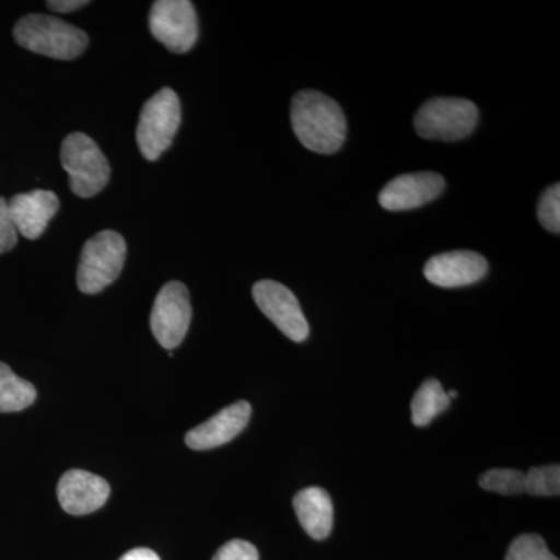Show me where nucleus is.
Instances as JSON below:
<instances>
[{"label": "nucleus", "instance_id": "f3484780", "mask_svg": "<svg viewBox=\"0 0 560 560\" xmlns=\"http://www.w3.org/2000/svg\"><path fill=\"white\" fill-rule=\"evenodd\" d=\"M36 389L31 382L18 377L10 366L0 361V412H16L31 407Z\"/></svg>", "mask_w": 560, "mask_h": 560}, {"label": "nucleus", "instance_id": "7ed1b4c3", "mask_svg": "<svg viewBox=\"0 0 560 560\" xmlns=\"http://www.w3.org/2000/svg\"><path fill=\"white\" fill-rule=\"evenodd\" d=\"M61 164L69 175L70 190L77 197H94L108 184L109 162L97 143L83 132H72L65 139Z\"/></svg>", "mask_w": 560, "mask_h": 560}, {"label": "nucleus", "instance_id": "412c9836", "mask_svg": "<svg viewBox=\"0 0 560 560\" xmlns=\"http://www.w3.org/2000/svg\"><path fill=\"white\" fill-rule=\"evenodd\" d=\"M537 219L545 230L559 234L560 232V186L548 187L541 194L539 206H537Z\"/></svg>", "mask_w": 560, "mask_h": 560}, {"label": "nucleus", "instance_id": "6ab92c4d", "mask_svg": "<svg viewBox=\"0 0 560 560\" xmlns=\"http://www.w3.org/2000/svg\"><path fill=\"white\" fill-rule=\"evenodd\" d=\"M526 475L525 492L536 497H558L560 492V467H533Z\"/></svg>", "mask_w": 560, "mask_h": 560}, {"label": "nucleus", "instance_id": "9d476101", "mask_svg": "<svg viewBox=\"0 0 560 560\" xmlns=\"http://www.w3.org/2000/svg\"><path fill=\"white\" fill-rule=\"evenodd\" d=\"M444 189L445 179L440 173H408L390 179L378 195V202L393 212L418 209L436 200Z\"/></svg>", "mask_w": 560, "mask_h": 560}, {"label": "nucleus", "instance_id": "f03ea898", "mask_svg": "<svg viewBox=\"0 0 560 560\" xmlns=\"http://www.w3.org/2000/svg\"><path fill=\"white\" fill-rule=\"evenodd\" d=\"M13 35L24 49L55 60H75L90 43L86 33L81 28L46 14H28L22 18L14 27Z\"/></svg>", "mask_w": 560, "mask_h": 560}, {"label": "nucleus", "instance_id": "4468645a", "mask_svg": "<svg viewBox=\"0 0 560 560\" xmlns=\"http://www.w3.org/2000/svg\"><path fill=\"white\" fill-rule=\"evenodd\" d=\"M60 209V200L50 190H32L9 201V212L14 228L28 241H36Z\"/></svg>", "mask_w": 560, "mask_h": 560}, {"label": "nucleus", "instance_id": "39448f33", "mask_svg": "<svg viewBox=\"0 0 560 560\" xmlns=\"http://www.w3.org/2000/svg\"><path fill=\"white\" fill-rule=\"evenodd\" d=\"M477 124L475 103L456 97H438L423 103L415 117V128L420 138L442 142L466 139Z\"/></svg>", "mask_w": 560, "mask_h": 560}, {"label": "nucleus", "instance_id": "1a4fd4ad", "mask_svg": "<svg viewBox=\"0 0 560 560\" xmlns=\"http://www.w3.org/2000/svg\"><path fill=\"white\" fill-rule=\"evenodd\" d=\"M257 307L291 341L302 342L311 334L307 319L293 291L276 280H260L253 287Z\"/></svg>", "mask_w": 560, "mask_h": 560}, {"label": "nucleus", "instance_id": "f257e3e1", "mask_svg": "<svg viewBox=\"0 0 560 560\" xmlns=\"http://www.w3.org/2000/svg\"><path fill=\"white\" fill-rule=\"evenodd\" d=\"M291 127L305 149L334 154L346 140L345 113L329 95L319 91L298 92L291 102Z\"/></svg>", "mask_w": 560, "mask_h": 560}, {"label": "nucleus", "instance_id": "ddd939ff", "mask_svg": "<svg viewBox=\"0 0 560 560\" xmlns=\"http://www.w3.org/2000/svg\"><path fill=\"white\" fill-rule=\"evenodd\" d=\"M250 405L241 400L223 408L219 415L195 427L186 434L187 447L194 451H210L221 447L246 429L250 419Z\"/></svg>", "mask_w": 560, "mask_h": 560}, {"label": "nucleus", "instance_id": "20e7f679", "mask_svg": "<svg viewBox=\"0 0 560 560\" xmlns=\"http://www.w3.org/2000/svg\"><path fill=\"white\" fill-rule=\"evenodd\" d=\"M127 259V243L116 231H102L81 250L77 285L86 294L101 293L119 278Z\"/></svg>", "mask_w": 560, "mask_h": 560}, {"label": "nucleus", "instance_id": "6e6552de", "mask_svg": "<svg viewBox=\"0 0 560 560\" xmlns=\"http://www.w3.org/2000/svg\"><path fill=\"white\" fill-rule=\"evenodd\" d=\"M150 31L175 54H186L198 39V18L189 0H158L150 11Z\"/></svg>", "mask_w": 560, "mask_h": 560}, {"label": "nucleus", "instance_id": "f8f14e48", "mask_svg": "<svg viewBox=\"0 0 560 560\" xmlns=\"http://www.w3.org/2000/svg\"><path fill=\"white\" fill-rule=\"evenodd\" d=\"M57 492L61 508L68 514L86 515L101 510L108 500L110 489L102 477L73 469L62 475Z\"/></svg>", "mask_w": 560, "mask_h": 560}, {"label": "nucleus", "instance_id": "a211bd4d", "mask_svg": "<svg viewBox=\"0 0 560 560\" xmlns=\"http://www.w3.org/2000/svg\"><path fill=\"white\" fill-rule=\"evenodd\" d=\"M526 475L514 469H490L480 478L482 489L501 495H521L525 492Z\"/></svg>", "mask_w": 560, "mask_h": 560}, {"label": "nucleus", "instance_id": "9b49d317", "mask_svg": "<svg viewBox=\"0 0 560 560\" xmlns=\"http://www.w3.org/2000/svg\"><path fill=\"white\" fill-rule=\"evenodd\" d=\"M488 271V260L474 250L438 254L423 268L427 280L442 289H458L480 282Z\"/></svg>", "mask_w": 560, "mask_h": 560}, {"label": "nucleus", "instance_id": "5701e85b", "mask_svg": "<svg viewBox=\"0 0 560 560\" xmlns=\"http://www.w3.org/2000/svg\"><path fill=\"white\" fill-rule=\"evenodd\" d=\"M18 243V231L11 221L9 202L0 197V254L9 253Z\"/></svg>", "mask_w": 560, "mask_h": 560}, {"label": "nucleus", "instance_id": "2eb2a0df", "mask_svg": "<svg viewBox=\"0 0 560 560\" xmlns=\"http://www.w3.org/2000/svg\"><path fill=\"white\" fill-rule=\"evenodd\" d=\"M294 511L305 533L315 540H324L334 528V503L327 490L307 488L293 500Z\"/></svg>", "mask_w": 560, "mask_h": 560}, {"label": "nucleus", "instance_id": "393cba45", "mask_svg": "<svg viewBox=\"0 0 560 560\" xmlns=\"http://www.w3.org/2000/svg\"><path fill=\"white\" fill-rule=\"evenodd\" d=\"M119 560H161L160 556L149 548H135L128 551L127 555L121 556Z\"/></svg>", "mask_w": 560, "mask_h": 560}, {"label": "nucleus", "instance_id": "aec40b11", "mask_svg": "<svg viewBox=\"0 0 560 560\" xmlns=\"http://www.w3.org/2000/svg\"><path fill=\"white\" fill-rule=\"evenodd\" d=\"M506 560H559L537 534H523L512 541Z\"/></svg>", "mask_w": 560, "mask_h": 560}, {"label": "nucleus", "instance_id": "4be33fe9", "mask_svg": "<svg viewBox=\"0 0 560 560\" xmlns=\"http://www.w3.org/2000/svg\"><path fill=\"white\" fill-rule=\"evenodd\" d=\"M212 560H259V551L246 540H231L215 552Z\"/></svg>", "mask_w": 560, "mask_h": 560}, {"label": "nucleus", "instance_id": "0eeeda50", "mask_svg": "<svg viewBox=\"0 0 560 560\" xmlns=\"http://www.w3.org/2000/svg\"><path fill=\"white\" fill-rule=\"evenodd\" d=\"M191 319L189 290L178 280L165 283L151 311L150 326L154 338L167 350L178 348L186 338Z\"/></svg>", "mask_w": 560, "mask_h": 560}, {"label": "nucleus", "instance_id": "b1692460", "mask_svg": "<svg viewBox=\"0 0 560 560\" xmlns=\"http://www.w3.org/2000/svg\"><path fill=\"white\" fill-rule=\"evenodd\" d=\"M88 3L90 2L86 0H50L47 2V7L57 13H70V11L83 9Z\"/></svg>", "mask_w": 560, "mask_h": 560}, {"label": "nucleus", "instance_id": "dca6fc26", "mask_svg": "<svg viewBox=\"0 0 560 560\" xmlns=\"http://www.w3.org/2000/svg\"><path fill=\"white\" fill-rule=\"evenodd\" d=\"M451 399L436 378H429L416 390L411 401L412 423L427 427L438 415L451 407Z\"/></svg>", "mask_w": 560, "mask_h": 560}, {"label": "nucleus", "instance_id": "423d86ee", "mask_svg": "<svg viewBox=\"0 0 560 560\" xmlns=\"http://www.w3.org/2000/svg\"><path fill=\"white\" fill-rule=\"evenodd\" d=\"M180 125V103L178 95L171 88H164L143 105L140 113L138 145L140 153L149 161L168 150Z\"/></svg>", "mask_w": 560, "mask_h": 560}]
</instances>
